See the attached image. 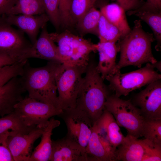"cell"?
I'll use <instances>...</instances> for the list:
<instances>
[{"label": "cell", "instance_id": "obj_1", "mask_svg": "<svg viewBox=\"0 0 161 161\" xmlns=\"http://www.w3.org/2000/svg\"><path fill=\"white\" fill-rule=\"evenodd\" d=\"M134 23L132 29L117 44L120 55L113 74L126 66L140 68L144 64H153L157 61L152 51L151 44L155 40L153 34L143 30L140 20Z\"/></svg>", "mask_w": 161, "mask_h": 161}, {"label": "cell", "instance_id": "obj_2", "mask_svg": "<svg viewBox=\"0 0 161 161\" xmlns=\"http://www.w3.org/2000/svg\"><path fill=\"white\" fill-rule=\"evenodd\" d=\"M97 65L89 61L78 95L76 106L86 114L93 125L103 113L106 99L111 95V90L104 83Z\"/></svg>", "mask_w": 161, "mask_h": 161}, {"label": "cell", "instance_id": "obj_3", "mask_svg": "<svg viewBox=\"0 0 161 161\" xmlns=\"http://www.w3.org/2000/svg\"><path fill=\"white\" fill-rule=\"evenodd\" d=\"M59 63L49 61L44 66L33 67L27 61L20 77L23 87L28 92V97L61 110L58 105L55 76Z\"/></svg>", "mask_w": 161, "mask_h": 161}, {"label": "cell", "instance_id": "obj_4", "mask_svg": "<svg viewBox=\"0 0 161 161\" xmlns=\"http://www.w3.org/2000/svg\"><path fill=\"white\" fill-rule=\"evenodd\" d=\"M49 34L53 41L57 43L62 64L86 68L90 54L97 51V44H94L90 40L75 35L68 30Z\"/></svg>", "mask_w": 161, "mask_h": 161}, {"label": "cell", "instance_id": "obj_5", "mask_svg": "<svg viewBox=\"0 0 161 161\" xmlns=\"http://www.w3.org/2000/svg\"><path fill=\"white\" fill-rule=\"evenodd\" d=\"M86 68L58 64L55 76L58 105L62 111L76 107L77 96L83 78L82 75Z\"/></svg>", "mask_w": 161, "mask_h": 161}, {"label": "cell", "instance_id": "obj_6", "mask_svg": "<svg viewBox=\"0 0 161 161\" xmlns=\"http://www.w3.org/2000/svg\"><path fill=\"white\" fill-rule=\"evenodd\" d=\"M108 87L114 94L120 97L126 96L131 92L161 79V75L155 70L152 64L148 63L139 69L122 74L120 71L107 76Z\"/></svg>", "mask_w": 161, "mask_h": 161}, {"label": "cell", "instance_id": "obj_7", "mask_svg": "<svg viewBox=\"0 0 161 161\" xmlns=\"http://www.w3.org/2000/svg\"><path fill=\"white\" fill-rule=\"evenodd\" d=\"M105 108L112 114L119 126L127 130V134L137 138L142 137L145 119L131 100H123L111 94L106 99Z\"/></svg>", "mask_w": 161, "mask_h": 161}, {"label": "cell", "instance_id": "obj_8", "mask_svg": "<svg viewBox=\"0 0 161 161\" xmlns=\"http://www.w3.org/2000/svg\"><path fill=\"white\" fill-rule=\"evenodd\" d=\"M117 161H160L161 145L127 134L117 148Z\"/></svg>", "mask_w": 161, "mask_h": 161}, {"label": "cell", "instance_id": "obj_9", "mask_svg": "<svg viewBox=\"0 0 161 161\" xmlns=\"http://www.w3.org/2000/svg\"><path fill=\"white\" fill-rule=\"evenodd\" d=\"M14 111L27 126L41 129L47 125L51 117L62 112L54 106L29 97L18 102Z\"/></svg>", "mask_w": 161, "mask_h": 161}, {"label": "cell", "instance_id": "obj_10", "mask_svg": "<svg viewBox=\"0 0 161 161\" xmlns=\"http://www.w3.org/2000/svg\"><path fill=\"white\" fill-rule=\"evenodd\" d=\"M32 44L19 29L13 28L2 16H0V53L17 61L26 60Z\"/></svg>", "mask_w": 161, "mask_h": 161}, {"label": "cell", "instance_id": "obj_11", "mask_svg": "<svg viewBox=\"0 0 161 161\" xmlns=\"http://www.w3.org/2000/svg\"><path fill=\"white\" fill-rule=\"evenodd\" d=\"M58 116L64 120L67 128L65 137L86 151L93 125L86 114L76 107L64 110Z\"/></svg>", "mask_w": 161, "mask_h": 161}, {"label": "cell", "instance_id": "obj_12", "mask_svg": "<svg viewBox=\"0 0 161 161\" xmlns=\"http://www.w3.org/2000/svg\"><path fill=\"white\" fill-rule=\"evenodd\" d=\"M131 100L144 119L161 120V79L148 85Z\"/></svg>", "mask_w": 161, "mask_h": 161}, {"label": "cell", "instance_id": "obj_13", "mask_svg": "<svg viewBox=\"0 0 161 161\" xmlns=\"http://www.w3.org/2000/svg\"><path fill=\"white\" fill-rule=\"evenodd\" d=\"M43 129L37 128L27 134L10 131L7 143L14 161H29L34 143L41 136Z\"/></svg>", "mask_w": 161, "mask_h": 161}, {"label": "cell", "instance_id": "obj_14", "mask_svg": "<svg viewBox=\"0 0 161 161\" xmlns=\"http://www.w3.org/2000/svg\"><path fill=\"white\" fill-rule=\"evenodd\" d=\"M12 26L18 29L28 36L32 45L35 42L40 29L49 21L46 13L36 15L21 14H4L1 16Z\"/></svg>", "mask_w": 161, "mask_h": 161}, {"label": "cell", "instance_id": "obj_15", "mask_svg": "<svg viewBox=\"0 0 161 161\" xmlns=\"http://www.w3.org/2000/svg\"><path fill=\"white\" fill-rule=\"evenodd\" d=\"M116 149L98 133L95 123L86 149L87 161H117Z\"/></svg>", "mask_w": 161, "mask_h": 161}, {"label": "cell", "instance_id": "obj_16", "mask_svg": "<svg viewBox=\"0 0 161 161\" xmlns=\"http://www.w3.org/2000/svg\"><path fill=\"white\" fill-rule=\"evenodd\" d=\"M49 161H87L85 150L65 137L52 140Z\"/></svg>", "mask_w": 161, "mask_h": 161}, {"label": "cell", "instance_id": "obj_17", "mask_svg": "<svg viewBox=\"0 0 161 161\" xmlns=\"http://www.w3.org/2000/svg\"><path fill=\"white\" fill-rule=\"evenodd\" d=\"M25 92L20 76L13 78L0 88V117L13 112L14 106L24 98Z\"/></svg>", "mask_w": 161, "mask_h": 161}, {"label": "cell", "instance_id": "obj_18", "mask_svg": "<svg viewBox=\"0 0 161 161\" xmlns=\"http://www.w3.org/2000/svg\"><path fill=\"white\" fill-rule=\"evenodd\" d=\"M40 36L26 56V59L36 58L62 63L57 46L51 38L46 25L41 28Z\"/></svg>", "mask_w": 161, "mask_h": 161}, {"label": "cell", "instance_id": "obj_19", "mask_svg": "<svg viewBox=\"0 0 161 161\" xmlns=\"http://www.w3.org/2000/svg\"><path fill=\"white\" fill-rule=\"evenodd\" d=\"M95 123L98 134L106 139L113 148L117 149L123 142L125 137L112 114L105 109Z\"/></svg>", "mask_w": 161, "mask_h": 161}, {"label": "cell", "instance_id": "obj_20", "mask_svg": "<svg viewBox=\"0 0 161 161\" xmlns=\"http://www.w3.org/2000/svg\"><path fill=\"white\" fill-rule=\"evenodd\" d=\"M97 45L99 61L97 68L104 80L107 76L114 74L118 50L117 44L114 42H99Z\"/></svg>", "mask_w": 161, "mask_h": 161}, {"label": "cell", "instance_id": "obj_21", "mask_svg": "<svg viewBox=\"0 0 161 161\" xmlns=\"http://www.w3.org/2000/svg\"><path fill=\"white\" fill-rule=\"evenodd\" d=\"M60 124L58 120L52 117L44 128L41 141L32 152L29 161H49L52 151V131Z\"/></svg>", "mask_w": 161, "mask_h": 161}, {"label": "cell", "instance_id": "obj_22", "mask_svg": "<svg viewBox=\"0 0 161 161\" xmlns=\"http://www.w3.org/2000/svg\"><path fill=\"white\" fill-rule=\"evenodd\" d=\"M100 11L108 21L118 29L121 38L131 30L126 19V12L118 4L112 3L105 5L101 7Z\"/></svg>", "mask_w": 161, "mask_h": 161}, {"label": "cell", "instance_id": "obj_23", "mask_svg": "<svg viewBox=\"0 0 161 161\" xmlns=\"http://www.w3.org/2000/svg\"><path fill=\"white\" fill-rule=\"evenodd\" d=\"M127 14L129 16L134 15L136 16L149 26L157 41L155 49L157 51H160L161 48V11L135 10L128 11Z\"/></svg>", "mask_w": 161, "mask_h": 161}, {"label": "cell", "instance_id": "obj_24", "mask_svg": "<svg viewBox=\"0 0 161 161\" xmlns=\"http://www.w3.org/2000/svg\"><path fill=\"white\" fill-rule=\"evenodd\" d=\"M36 127L27 126L14 111L0 118V135L9 131L27 134Z\"/></svg>", "mask_w": 161, "mask_h": 161}, {"label": "cell", "instance_id": "obj_25", "mask_svg": "<svg viewBox=\"0 0 161 161\" xmlns=\"http://www.w3.org/2000/svg\"><path fill=\"white\" fill-rule=\"evenodd\" d=\"M101 15L94 7L84 14L77 22V27L83 34L91 33L98 36V26Z\"/></svg>", "mask_w": 161, "mask_h": 161}, {"label": "cell", "instance_id": "obj_26", "mask_svg": "<svg viewBox=\"0 0 161 161\" xmlns=\"http://www.w3.org/2000/svg\"><path fill=\"white\" fill-rule=\"evenodd\" d=\"M42 0H18L6 14L36 15L45 13Z\"/></svg>", "mask_w": 161, "mask_h": 161}, {"label": "cell", "instance_id": "obj_27", "mask_svg": "<svg viewBox=\"0 0 161 161\" xmlns=\"http://www.w3.org/2000/svg\"><path fill=\"white\" fill-rule=\"evenodd\" d=\"M98 36L99 42H110L115 43L122 38L118 29L101 14L98 24Z\"/></svg>", "mask_w": 161, "mask_h": 161}, {"label": "cell", "instance_id": "obj_28", "mask_svg": "<svg viewBox=\"0 0 161 161\" xmlns=\"http://www.w3.org/2000/svg\"><path fill=\"white\" fill-rule=\"evenodd\" d=\"M142 135L145 139L161 145V120L145 119Z\"/></svg>", "mask_w": 161, "mask_h": 161}, {"label": "cell", "instance_id": "obj_29", "mask_svg": "<svg viewBox=\"0 0 161 161\" xmlns=\"http://www.w3.org/2000/svg\"><path fill=\"white\" fill-rule=\"evenodd\" d=\"M27 61L26 60L17 61L0 68V88L13 78L22 75L24 66Z\"/></svg>", "mask_w": 161, "mask_h": 161}, {"label": "cell", "instance_id": "obj_30", "mask_svg": "<svg viewBox=\"0 0 161 161\" xmlns=\"http://www.w3.org/2000/svg\"><path fill=\"white\" fill-rule=\"evenodd\" d=\"M98 0H73L71 14L74 24L90 9L94 7Z\"/></svg>", "mask_w": 161, "mask_h": 161}, {"label": "cell", "instance_id": "obj_31", "mask_svg": "<svg viewBox=\"0 0 161 161\" xmlns=\"http://www.w3.org/2000/svg\"><path fill=\"white\" fill-rule=\"evenodd\" d=\"M45 13L55 28L61 26L59 0H42Z\"/></svg>", "mask_w": 161, "mask_h": 161}, {"label": "cell", "instance_id": "obj_32", "mask_svg": "<svg viewBox=\"0 0 161 161\" xmlns=\"http://www.w3.org/2000/svg\"><path fill=\"white\" fill-rule=\"evenodd\" d=\"M61 26L68 27L74 23L71 14V6L73 0H59Z\"/></svg>", "mask_w": 161, "mask_h": 161}, {"label": "cell", "instance_id": "obj_33", "mask_svg": "<svg viewBox=\"0 0 161 161\" xmlns=\"http://www.w3.org/2000/svg\"><path fill=\"white\" fill-rule=\"evenodd\" d=\"M8 131L0 135V161H14L7 143Z\"/></svg>", "mask_w": 161, "mask_h": 161}, {"label": "cell", "instance_id": "obj_34", "mask_svg": "<svg viewBox=\"0 0 161 161\" xmlns=\"http://www.w3.org/2000/svg\"><path fill=\"white\" fill-rule=\"evenodd\" d=\"M125 12L136 10L145 3L141 0H116Z\"/></svg>", "mask_w": 161, "mask_h": 161}, {"label": "cell", "instance_id": "obj_35", "mask_svg": "<svg viewBox=\"0 0 161 161\" xmlns=\"http://www.w3.org/2000/svg\"><path fill=\"white\" fill-rule=\"evenodd\" d=\"M138 10H147L154 12L161 11V0H147Z\"/></svg>", "mask_w": 161, "mask_h": 161}, {"label": "cell", "instance_id": "obj_36", "mask_svg": "<svg viewBox=\"0 0 161 161\" xmlns=\"http://www.w3.org/2000/svg\"><path fill=\"white\" fill-rule=\"evenodd\" d=\"M18 0H0V16L6 14L16 4Z\"/></svg>", "mask_w": 161, "mask_h": 161}, {"label": "cell", "instance_id": "obj_37", "mask_svg": "<svg viewBox=\"0 0 161 161\" xmlns=\"http://www.w3.org/2000/svg\"><path fill=\"white\" fill-rule=\"evenodd\" d=\"M17 61L9 56L0 53V68L4 66L11 65Z\"/></svg>", "mask_w": 161, "mask_h": 161}, {"label": "cell", "instance_id": "obj_38", "mask_svg": "<svg viewBox=\"0 0 161 161\" xmlns=\"http://www.w3.org/2000/svg\"><path fill=\"white\" fill-rule=\"evenodd\" d=\"M152 64L154 68H156L158 71L161 72V61H157L155 63Z\"/></svg>", "mask_w": 161, "mask_h": 161}]
</instances>
